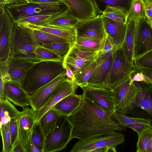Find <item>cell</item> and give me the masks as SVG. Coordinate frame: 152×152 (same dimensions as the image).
<instances>
[{"instance_id": "cell-35", "label": "cell", "mask_w": 152, "mask_h": 152, "mask_svg": "<svg viewBox=\"0 0 152 152\" xmlns=\"http://www.w3.org/2000/svg\"><path fill=\"white\" fill-rule=\"evenodd\" d=\"M73 44L68 42H53L44 44L40 46L49 49L59 56L64 58Z\"/></svg>"}, {"instance_id": "cell-1", "label": "cell", "mask_w": 152, "mask_h": 152, "mask_svg": "<svg viewBox=\"0 0 152 152\" xmlns=\"http://www.w3.org/2000/svg\"><path fill=\"white\" fill-rule=\"evenodd\" d=\"M67 117L73 126L72 139L83 140L125 130L112 115L83 96L79 107Z\"/></svg>"}, {"instance_id": "cell-49", "label": "cell", "mask_w": 152, "mask_h": 152, "mask_svg": "<svg viewBox=\"0 0 152 152\" xmlns=\"http://www.w3.org/2000/svg\"><path fill=\"white\" fill-rule=\"evenodd\" d=\"M26 1L38 3H64L62 0H27Z\"/></svg>"}, {"instance_id": "cell-40", "label": "cell", "mask_w": 152, "mask_h": 152, "mask_svg": "<svg viewBox=\"0 0 152 152\" xmlns=\"http://www.w3.org/2000/svg\"><path fill=\"white\" fill-rule=\"evenodd\" d=\"M112 20L126 24L127 16L119 10L112 7H107L101 15Z\"/></svg>"}, {"instance_id": "cell-44", "label": "cell", "mask_w": 152, "mask_h": 152, "mask_svg": "<svg viewBox=\"0 0 152 152\" xmlns=\"http://www.w3.org/2000/svg\"><path fill=\"white\" fill-rule=\"evenodd\" d=\"M126 127L130 128L133 130L134 131H136L137 133L138 137L146 130L151 128L149 125L142 123H137L128 125Z\"/></svg>"}, {"instance_id": "cell-19", "label": "cell", "mask_w": 152, "mask_h": 152, "mask_svg": "<svg viewBox=\"0 0 152 152\" xmlns=\"http://www.w3.org/2000/svg\"><path fill=\"white\" fill-rule=\"evenodd\" d=\"M78 86L74 82L67 78L57 86L53 91L51 96L46 104L41 109L35 111L36 121L56 104L66 96L75 94Z\"/></svg>"}, {"instance_id": "cell-31", "label": "cell", "mask_w": 152, "mask_h": 152, "mask_svg": "<svg viewBox=\"0 0 152 152\" xmlns=\"http://www.w3.org/2000/svg\"><path fill=\"white\" fill-rule=\"evenodd\" d=\"M0 127L17 117L19 111L10 101L5 99L0 102Z\"/></svg>"}, {"instance_id": "cell-57", "label": "cell", "mask_w": 152, "mask_h": 152, "mask_svg": "<svg viewBox=\"0 0 152 152\" xmlns=\"http://www.w3.org/2000/svg\"><path fill=\"white\" fill-rule=\"evenodd\" d=\"M149 152H152V138L150 144Z\"/></svg>"}, {"instance_id": "cell-9", "label": "cell", "mask_w": 152, "mask_h": 152, "mask_svg": "<svg viewBox=\"0 0 152 152\" xmlns=\"http://www.w3.org/2000/svg\"><path fill=\"white\" fill-rule=\"evenodd\" d=\"M82 96L93 101L102 110L112 115L116 112L113 95L112 89L103 87L87 86L82 88Z\"/></svg>"}, {"instance_id": "cell-43", "label": "cell", "mask_w": 152, "mask_h": 152, "mask_svg": "<svg viewBox=\"0 0 152 152\" xmlns=\"http://www.w3.org/2000/svg\"><path fill=\"white\" fill-rule=\"evenodd\" d=\"M10 129L11 136V143L13 147L19 140L18 129L16 118H12L10 122Z\"/></svg>"}, {"instance_id": "cell-26", "label": "cell", "mask_w": 152, "mask_h": 152, "mask_svg": "<svg viewBox=\"0 0 152 152\" xmlns=\"http://www.w3.org/2000/svg\"><path fill=\"white\" fill-rule=\"evenodd\" d=\"M138 20L134 18L128 20L125 38L122 45L125 50L129 61L133 64H134V48Z\"/></svg>"}, {"instance_id": "cell-27", "label": "cell", "mask_w": 152, "mask_h": 152, "mask_svg": "<svg viewBox=\"0 0 152 152\" xmlns=\"http://www.w3.org/2000/svg\"><path fill=\"white\" fill-rule=\"evenodd\" d=\"M22 25L56 36L64 39L68 42L72 44L74 43L76 37V31L74 27L58 28L43 26Z\"/></svg>"}, {"instance_id": "cell-18", "label": "cell", "mask_w": 152, "mask_h": 152, "mask_svg": "<svg viewBox=\"0 0 152 152\" xmlns=\"http://www.w3.org/2000/svg\"><path fill=\"white\" fill-rule=\"evenodd\" d=\"M67 78L66 70L52 81L29 94L30 106L36 111L42 108L49 99L52 92L59 84Z\"/></svg>"}, {"instance_id": "cell-23", "label": "cell", "mask_w": 152, "mask_h": 152, "mask_svg": "<svg viewBox=\"0 0 152 152\" xmlns=\"http://www.w3.org/2000/svg\"><path fill=\"white\" fill-rule=\"evenodd\" d=\"M17 24L25 33L31 42L36 47L44 44L53 42H67L58 37L50 34L25 25Z\"/></svg>"}, {"instance_id": "cell-13", "label": "cell", "mask_w": 152, "mask_h": 152, "mask_svg": "<svg viewBox=\"0 0 152 152\" xmlns=\"http://www.w3.org/2000/svg\"><path fill=\"white\" fill-rule=\"evenodd\" d=\"M36 47L24 31L15 23L12 36L10 57L38 58L34 53Z\"/></svg>"}, {"instance_id": "cell-38", "label": "cell", "mask_w": 152, "mask_h": 152, "mask_svg": "<svg viewBox=\"0 0 152 152\" xmlns=\"http://www.w3.org/2000/svg\"><path fill=\"white\" fill-rule=\"evenodd\" d=\"M31 139L41 152H43L45 137L38 121H36L35 124L32 132Z\"/></svg>"}, {"instance_id": "cell-51", "label": "cell", "mask_w": 152, "mask_h": 152, "mask_svg": "<svg viewBox=\"0 0 152 152\" xmlns=\"http://www.w3.org/2000/svg\"><path fill=\"white\" fill-rule=\"evenodd\" d=\"M4 82L2 80V79L0 78V102L2 101L5 99L4 95Z\"/></svg>"}, {"instance_id": "cell-21", "label": "cell", "mask_w": 152, "mask_h": 152, "mask_svg": "<svg viewBox=\"0 0 152 152\" xmlns=\"http://www.w3.org/2000/svg\"><path fill=\"white\" fill-rule=\"evenodd\" d=\"M71 11L72 15L79 20L96 16V7L91 0H62Z\"/></svg>"}, {"instance_id": "cell-36", "label": "cell", "mask_w": 152, "mask_h": 152, "mask_svg": "<svg viewBox=\"0 0 152 152\" xmlns=\"http://www.w3.org/2000/svg\"><path fill=\"white\" fill-rule=\"evenodd\" d=\"M152 138V128L148 129L138 137L136 144L137 152H149V146Z\"/></svg>"}, {"instance_id": "cell-37", "label": "cell", "mask_w": 152, "mask_h": 152, "mask_svg": "<svg viewBox=\"0 0 152 152\" xmlns=\"http://www.w3.org/2000/svg\"><path fill=\"white\" fill-rule=\"evenodd\" d=\"M54 15H44L31 16L19 19L14 22L17 24L42 26L45 21L50 19Z\"/></svg>"}, {"instance_id": "cell-15", "label": "cell", "mask_w": 152, "mask_h": 152, "mask_svg": "<svg viewBox=\"0 0 152 152\" xmlns=\"http://www.w3.org/2000/svg\"><path fill=\"white\" fill-rule=\"evenodd\" d=\"M145 17L138 21L134 48V60L152 50V28Z\"/></svg>"}, {"instance_id": "cell-28", "label": "cell", "mask_w": 152, "mask_h": 152, "mask_svg": "<svg viewBox=\"0 0 152 152\" xmlns=\"http://www.w3.org/2000/svg\"><path fill=\"white\" fill-rule=\"evenodd\" d=\"M91 0L94 4L98 15L102 14L106 8L109 7L119 10L127 16L132 1V0Z\"/></svg>"}, {"instance_id": "cell-8", "label": "cell", "mask_w": 152, "mask_h": 152, "mask_svg": "<svg viewBox=\"0 0 152 152\" xmlns=\"http://www.w3.org/2000/svg\"><path fill=\"white\" fill-rule=\"evenodd\" d=\"M132 75L126 80L112 89L116 112L126 114L134 102L137 88L131 83Z\"/></svg>"}, {"instance_id": "cell-10", "label": "cell", "mask_w": 152, "mask_h": 152, "mask_svg": "<svg viewBox=\"0 0 152 152\" xmlns=\"http://www.w3.org/2000/svg\"><path fill=\"white\" fill-rule=\"evenodd\" d=\"M99 53L81 50L74 43L64 58L63 62L64 68L65 69L66 67H68L72 71L74 77L84 66L95 60Z\"/></svg>"}, {"instance_id": "cell-46", "label": "cell", "mask_w": 152, "mask_h": 152, "mask_svg": "<svg viewBox=\"0 0 152 152\" xmlns=\"http://www.w3.org/2000/svg\"><path fill=\"white\" fill-rule=\"evenodd\" d=\"M116 49L114 47L109 38L106 36L104 46L101 51L104 53L110 54Z\"/></svg>"}, {"instance_id": "cell-54", "label": "cell", "mask_w": 152, "mask_h": 152, "mask_svg": "<svg viewBox=\"0 0 152 152\" xmlns=\"http://www.w3.org/2000/svg\"><path fill=\"white\" fill-rule=\"evenodd\" d=\"M146 15L152 19V11L148 10H146Z\"/></svg>"}, {"instance_id": "cell-20", "label": "cell", "mask_w": 152, "mask_h": 152, "mask_svg": "<svg viewBox=\"0 0 152 152\" xmlns=\"http://www.w3.org/2000/svg\"><path fill=\"white\" fill-rule=\"evenodd\" d=\"M106 34L116 49L122 46L125 38L126 23L117 21L101 15Z\"/></svg>"}, {"instance_id": "cell-39", "label": "cell", "mask_w": 152, "mask_h": 152, "mask_svg": "<svg viewBox=\"0 0 152 152\" xmlns=\"http://www.w3.org/2000/svg\"><path fill=\"white\" fill-rule=\"evenodd\" d=\"M2 138L3 152H12L13 147L11 141V136L10 129V122L0 127Z\"/></svg>"}, {"instance_id": "cell-17", "label": "cell", "mask_w": 152, "mask_h": 152, "mask_svg": "<svg viewBox=\"0 0 152 152\" xmlns=\"http://www.w3.org/2000/svg\"><path fill=\"white\" fill-rule=\"evenodd\" d=\"M115 50L110 54L101 51L99 52L96 59V67L88 82V86L97 87L104 86Z\"/></svg>"}, {"instance_id": "cell-45", "label": "cell", "mask_w": 152, "mask_h": 152, "mask_svg": "<svg viewBox=\"0 0 152 152\" xmlns=\"http://www.w3.org/2000/svg\"><path fill=\"white\" fill-rule=\"evenodd\" d=\"M135 67L136 70L142 72L146 76L149 83L152 85V68L137 66H135Z\"/></svg>"}, {"instance_id": "cell-33", "label": "cell", "mask_w": 152, "mask_h": 152, "mask_svg": "<svg viewBox=\"0 0 152 152\" xmlns=\"http://www.w3.org/2000/svg\"><path fill=\"white\" fill-rule=\"evenodd\" d=\"M146 4L144 0H132L127 17L128 20L134 18L137 20L146 15Z\"/></svg>"}, {"instance_id": "cell-2", "label": "cell", "mask_w": 152, "mask_h": 152, "mask_svg": "<svg viewBox=\"0 0 152 152\" xmlns=\"http://www.w3.org/2000/svg\"><path fill=\"white\" fill-rule=\"evenodd\" d=\"M63 61L44 60L36 63L28 72L21 86L29 95L33 93L63 71Z\"/></svg>"}, {"instance_id": "cell-42", "label": "cell", "mask_w": 152, "mask_h": 152, "mask_svg": "<svg viewBox=\"0 0 152 152\" xmlns=\"http://www.w3.org/2000/svg\"><path fill=\"white\" fill-rule=\"evenodd\" d=\"M135 66L152 68V50L134 60Z\"/></svg>"}, {"instance_id": "cell-55", "label": "cell", "mask_w": 152, "mask_h": 152, "mask_svg": "<svg viewBox=\"0 0 152 152\" xmlns=\"http://www.w3.org/2000/svg\"><path fill=\"white\" fill-rule=\"evenodd\" d=\"M145 19L152 28V19L146 15Z\"/></svg>"}, {"instance_id": "cell-16", "label": "cell", "mask_w": 152, "mask_h": 152, "mask_svg": "<svg viewBox=\"0 0 152 152\" xmlns=\"http://www.w3.org/2000/svg\"><path fill=\"white\" fill-rule=\"evenodd\" d=\"M74 28L76 37L103 39L106 36L100 15L90 18L80 20Z\"/></svg>"}, {"instance_id": "cell-56", "label": "cell", "mask_w": 152, "mask_h": 152, "mask_svg": "<svg viewBox=\"0 0 152 152\" xmlns=\"http://www.w3.org/2000/svg\"><path fill=\"white\" fill-rule=\"evenodd\" d=\"M146 10H150L152 11V4L146 3Z\"/></svg>"}, {"instance_id": "cell-3", "label": "cell", "mask_w": 152, "mask_h": 152, "mask_svg": "<svg viewBox=\"0 0 152 152\" xmlns=\"http://www.w3.org/2000/svg\"><path fill=\"white\" fill-rule=\"evenodd\" d=\"M68 8L64 3H38L21 0L5 7L14 22L19 19L31 16L55 15Z\"/></svg>"}, {"instance_id": "cell-6", "label": "cell", "mask_w": 152, "mask_h": 152, "mask_svg": "<svg viewBox=\"0 0 152 152\" xmlns=\"http://www.w3.org/2000/svg\"><path fill=\"white\" fill-rule=\"evenodd\" d=\"M60 118L54 131L45 138L43 152L60 151L72 140L73 126L67 117L64 116V120L61 121Z\"/></svg>"}, {"instance_id": "cell-14", "label": "cell", "mask_w": 152, "mask_h": 152, "mask_svg": "<svg viewBox=\"0 0 152 152\" xmlns=\"http://www.w3.org/2000/svg\"><path fill=\"white\" fill-rule=\"evenodd\" d=\"M137 92L134 102L129 111L140 109L144 113L145 119L151 120L152 128V85L145 81H134Z\"/></svg>"}, {"instance_id": "cell-25", "label": "cell", "mask_w": 152, "mask_h": 152, "mask_svg": "<svg viewBox=\"0 0 152 152\" xmlns=\"http://www.w3.org/2000/svg\"><path fill=\"white\" fill-rule=\"evenodd\" d=\"M82 99V95L71 94L62 99L52 108L57 111L62 115L68 117L79 107Z\"/></svg>"}, {"instance_id": "cell-50", "label": "cell", "mask_w": 152, "mask_h": 152, "mask_svg": "<svg viewBox=\"0 0 152 152\" xmlns=\"http://www.w3.org/2000/svg\"><path fill=\"white\" fill-rule=\"evenodd\" d=\"M19 0H0V7H5L7 5L15 3Z\"/></svg>"}, {"instance_id": "cell-47", "label": "cell", "mask_w": 152, "mask_h": 152, "mask_svg": "<svg viewBox=\"0 0 152 152\" xmlns=\"http://www.w3.org/2000/svg\"><path fill=\"white\" fill-rule=\"evenodd\" d=\"M132 77L131 83L134 81H145L149 83L146 76L142 72H139Z\"/></svg>"}, {"instance_id": "cell-7", "label": "cell", "mask_w": 152, "mask_h": 152, "mask_svg": "<svg viewBox=\"0 0 152 152\" xmlns=\"http://www.w3.org/2000/svg\"><path fill=\"white\" fill-rule=\"evenodd\" d=\"M125 141V136L121 133L114 132L107 134L79 140L73 145L70 152H93L102 148H115Z\"/></svg>"}, {"instance_id": "cell-22", "label": "cell", "mask_w": 152, "mask_h": 152, "mask_svg": "<svg viewBox=\"0 0 152 152\" xmlns=\"http://www.w3.org/2000/svg\"><path fill=\"white\" fill-rule=\"evenodd\" d=\"M4 95L5 99L23 109L30 105L29 94L16 83H4Z\"/></svg>"}, {"instance_id": "cell-58", "label": "cell", "mask_w": 152, "mask_h": 152, "mask_svg": "<svg viewBox=\"0 0 152 152\" xmlns=\"http://www.w3.org/2000/svg\"><path fill=\"white\" fill-rule=\"evenodd\" d=\"M146 3L152 4V0H144Z\"/></svg>"}, {"instance_id": "cell-53", "label": "cell", "mask_w": 152, "mask_h": 152, "mask_svg": "<svg viewBox=\"0 0 152 152\" xmlns=\"http://www.w3.org/2000/svg\"><path fill=\"white\" fill-rule=\"evenodd\" d=\"M30 152H41L31 140L30 145Z\"/></svg>"}, {"instance_id": "cell-30", "label": "cell", "mask_w": 152, "mask_h": 152, "mask_svg": "<svg viewBox=\"0 0 152 152\" xmlns=\"http://www.w3.org/2000/svg\"><path fill=\"white\" fill-rule=\"evenodd\" d=\"M105 39L76 37L74 44L80 49L88 51L100 52L103 48Z\"/></svg>"}, {"instance_id": "cell-59", "label": "cell", "mask_w": 152, "mask_h": 152, "mask_svg": "<svg viewBox=\"0 0 152 152\" xmlns=\"http://www.w3.org/2000/svg\"><path fill=\"white\" fill-rule=\"evenodd\" d=\"M24 0V1H26L27 0Z\"/></svg>"}, {"instance_id": "cell-11", "label": "cell", "mask_w": 152, "mask_h": 152, "mask_svg": "<svg viewBox=\"0 0 152 152\" xmlns=\"http://www.w3.org/2000/svg\"><path fill=\"white\" fill-rule=\"evenodd\" d=\"M0 62L10 57L12 34L15 23L5 7H0Z\"/></svg>"}, {"instance_id": "cell-5", "label": "cell", "mask_w": 152, "mask_h": 152, "mask_svg": "<svg viewBox=\"0 0 152 152\" xmlns=\"http://www.w3.org/2000/svg\"><path fill=\"white\" fill-rule=\"evenodd\" d=\"M135 70L134 64L129 62L122 46L115 51L104 87L112 89L127 80Z\"/></svg>"}, {"instance_id": "cell-52", "label": "cell", "mask_w": 152, "mask_h": 152, "mask_svg": "<svg viewBox=\"0 0 152 152\" xmlns=\"http://www.w3.org/2000/svg\"><path fill=\"white\" fill-rule=\"evenodd\" d=\"M65 69L66 70V75L67 78L74 81V76L72 70L68 67H66Z\"/></svg>"}, {"instance_id": "cell-4", "label": "cell", "mask_w": 152, "mask_h": 152, "mask_svg": "<svg viewBox=\"0 0 152 152\" xmlns=\"http://www.w3.org/2000/svg\"><path fill=\"white\" fill-rule=\"evenodd\" d=\"M44 60H46L10 57L7 61L0 62V78L4 83H16L20 86L32 67L36 63Z\"/></svg>"}, {"instance_id": "cell-24", "label": "cell", "mask_w": 152, "mask_h": 152, "mask_svg": "<svg viewBox=\"0 0 152 152\" xmlns=\"http://www.w3.org/2000/svg\"><path fill=\"white\" fill-rule=\"evenodd\" d=\"M79 20L72 15L68 8L63 12L54 15L45 21L42 26L58 28L74 27Z\"/></svg>"}, {"instance_id": "cell-12", "label": "cell", "mask_w": 152, "mask_h": 152, "mask_svg": "<svg viewBox=\"0 0 152 152\" xmlns=\"http://www.w3.org/2000/svg\"><path fill=\"white\" fill-rule=\"evenodd\" d=\"M16 120L19 139L23 145L26 152H30L31 135L36 122L35 111L31 107H26L22 111H19Z\"/></svg>"}, {"instance_id": "cell-48", "label": "cell", "mask_w": 152, "mask_h": 152, "mask_svg": "<svg viewBox=\"0 0 152 152\" xmlns=\"http://www.w3.org/2000/svg\"><path fill=\"white\" fill-rule=\"evenodd\" d=\"M12 152H26L24 147L19 140L13 146Z\"/></svg>"}, {"instance_id": "cell-32", "label": "cell", "mask_w": 152, "mask_h": 152, "mask_svg": "<svg viewBox=\"0 0 152 152\" xmlns=\"http://www.w3.org/2000/svg\"><path fill=\"white\" fill-rule=\"evenodd\" d=\"M96 66V60L87 64L74 76V82L82 88L88 86V82Z\"/></svg>"}, {"instance_id": "cell-29", "label": "cell", "mask_w": 152, "mask_h": 152, "mask_svg": "<svg viewBox=\"0 0 152 152\" xmlns=\"http://www.w3.org/2000/svg\"><path fill=\"white\" fill-rule=\"evenodd\" d=\"M61 115L57 111L51 108L45 113L38 121L45 138L54 131Z\"/></svg>"}, {"instance_id": "cell-41", "label": "cell", "mask_w": 152, "mask_h": 152, "mask_svg": "<svg viewBox=\"0 0 152 152\" xmlns=\"http://www.w3.org/2000/svg\"><path fill=\"white\" fill-rule=\"evenodd\" d=\"M34 53L38 58L44 60H63L64 58L40 45L36 47Z\"/></svg>"}, {"instance_id": "cell-34", "label": "cell", "mask_w": 152, "mask_h": 152, "mask_svg": "<svg viewBox=\"0 0 152 152\" xmlns=\"http://www.w3.org/2000/svg\"><path fill=\"white\" fill-rule=\"evenodd\" d=\"M112 117L120 124L125 127L128 125L137 123L144 124L150 126L151 123V121L149 119L130 117L117 112L114 113L112 115Z\"/></svg>"}]
</instances>
